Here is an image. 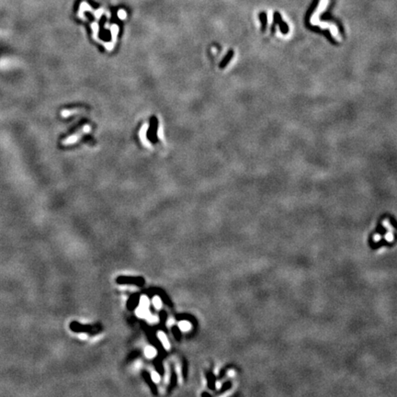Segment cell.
Instances as JSON below:
<instances>
[{
  "label": "cell",
  "instance_id": "cell-1",
  "mask_svg": "<svg viewBox=\"0 0 397 397\" xmlns=\"http://www.w3.org/2000/svg\"><path fill=\"white\" fill-rule=\"evenodd\" d=\"M276 24L279 25L280 31L282 32L283 34H286V33L289 32L288 25L282 20V19H281V16H280V14L279 12H275V14H274V24L271 26V30H274V27H275Z\"/></svg>",
  "mask_w": 397,
  "mask_h": 397
},
{
  "label": "cell",
  "instance_id": "cell-2",
  "mask_svg": "<svg viewBox=\"0 0 397 397\" xmlns=\"http://www.w3.org/2000/svg\"><path fill=\"white\" fill-rule=\"evenodd\" d=\"M144 353H145V356H146L147 358H149V359H153V358L155 357V355H156V349H155V347L149 346L145 347Z\"/></svg>",
  "mask_w": 397,
  "mask_h": 397
},
{
  "label": "cell",
  "instance_id": "cell-3",
  "mask_svg": "<svg viewBox=\"0 0 397 397\" xmlns=\"http://www.w3.org/2000/svg\"><path fill=\"white\" fill-rule=\"evenodd\" d=\"M233 56H234V52L231 50V51L228 52V54H227V55L224 57V59L222 61V63H220V68H224L225 66H226V64L231 61V58L233 57Z\"/></svg>",
  "mask_w": 397,
  "mask_h": 397
},
{
  "label": "cell",
  "instance_id": "cell-4",
  "mask_svg": "<svg viewBox=\"0 0 397 397\" xmlns=\"http://www.w3.org/2000/svg\"><path fill=\"white\" fill-rule=\"evenodd\" d=\"M136 313L139 317H148L149 316V312L147 308H143V307H138V309L136 310Z\"/></svg>",
  "mask_w": 397,
  "mask_h": 397
},
{
  "label": "cell",
  "instance_id": "cell-5",
  "mask_svg": "<svg viewBox=\"0 0 397 397\" xmlns=\"http://www.w3.org/2000/svg\"><path fill=\"white\" fill-rule=\"evenodd\" d=\"M259 19L261 20V24H262V31H265L267 28V14L266 12H261L259 14Z\"/></svg>",
  "mask_w": 397,
  "mask_h": 397
},
{
  "label": "cell",
  "instance_id": "cell-6",
  "mask_svg": "<svg viewBox=\"0 0 397 397\" xmlns=\"http://www.w3.org/2000/svg\"><path fill=\"white\" fill-rule=\"evenodd\" d=\"M158 337H159V338H160V340H161L163 346L165 347V349H168L169 347H170V344H169V342H168L167 337H165V335L164 333H159V334H158Z\"/></svg>",
  "mask_w": 397,
  "mask_h": 397
},
{
  "label": "cell",
  "instance_id": "cell-7",
  "mask_svg": "<svg viewBox=\"0 0 397 397\" xmlns=\"http://www.w3.org/2000/svg\"><path fill=\"white\" fill-rule=\"evenodd\" d=\"M179 328H180L182 331H185V332H187V331L190 330V328H191V325H190V323L188 322V321H181V322L179 323Z\"/></svg>",
  "mask_w": 397,
  "mask_h": 397
},
{
  "label": "cell",
  "instance_id": "cell-8",
  "mask_svg": "<svg viewBox=\"0 0 397 397\" xmlns=\"http://www.w3.org/2000/svg\"><path fill=\"white\" fill-rule=\"evenodd\" d=\"M140 307H143V308H147L148 309V306H149V301H148V298L146 297V296H142L141 297V299H140V305H139Z\"/></svg>",
  "mask_w": 397,
  "mask_h": 397
},
{
  "label": "cell",
  "instance_id": "cell-9",
  "mask_svg": "<svg viewBox=\"0 0 397 397\" xmlns=\"http://www.w3.org/2000/svg\"><path fill=\"white\" fill-rule=\"evenodd\" d=\"M153 304H154V306H155L156 309H160V308L162 307V302H161V300H160V298H159V297H155V298H154V300H153Z\"/></svg>",
  "mask_w": 397,
  "mask_h": 397
},
{
  "label": "cell",
  "instance_id": "cell-10",
  "mask_svg": "<svg viewBox=\"0 0 397 397\" xmlns=\"http://www.w3.org/2000/svg\"><path fill=\"white\" fill-rule=\"evenodd\" d=\"M152 379H153V380H154L155 383H159V380H160V377H159V375L156 372H154L152 374Z\"/></svg>",
  "mask_w": 397,
  "mask_h": 397
},
{
  "label": "cell",
  "instance_id": "cell-11",
  "mask_svg": "<svg viewBox=\"0 0 397 397\" xmlns=\"http://www.w3.org/2000/svg\"><path fill=\"white\" fill-rule=\"evenodd\" d=\"M385 238H386L388 241H392V240H393V235H392V233H388V234L386 235Z\"/></svg>",
  "mask_w": 397,
  "mask_h": 397
},
{
  "label": "cell",
  "instance_id": "cell-12",
  "mask_svg": "<svg viewBox=\"0 0 397 397\" xmlns=\"http://www.w3.org/2000/svg\"><path fill=\"white\" fill-rule=\"evenodd\" d=\"M373 239H374L375 241H379V240L380 239V235H375V236L373 237Z\"/></svg>",
  "mask_w": 397,
  "mask_h": 397
}]
</instances>
